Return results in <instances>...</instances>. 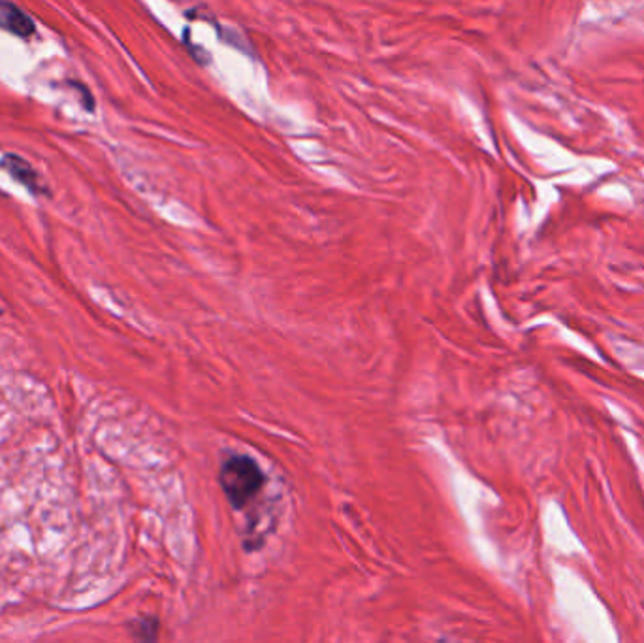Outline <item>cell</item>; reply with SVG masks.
Wrapping results in <instances>:
<instances>
[{
    "mask_svg": "<svg viewBox=\"0 0 644 643\" xmlns=\"http://www.w3.org/2000/svg\"><path fill=\"white\" fill-rule=\"evenodd\" d=\"M219 483L230 506L242 512L261 493L266 478L262 468L248 455H232L219 468Z\"/></svg>",
    "mask_w": 644,
    "mask_h": 643,
    "instance_id": "obj_1",
    "label": "cell"
},
{
    "mask_svg": "<svg viewBox=\"0 0 644 643\" xmlns=\"http://www.w3.org/2000/svg\"><path fill=\"white\" fill-rule=\"evenodd\" d=\"M0 28L21 38L33 36L36 31L34 21L20 7H15L14 2L8 0H0Z\"/></svg>",
    "mask_w": 644,
    "mask_h": 643,
    "instance_id": "obj_2",
    "label": "cell"
},
{
    "mask_svg": "<svg viewBox=\"0 0 644 643\" xmlns=\"http://www.w3.org/2000/svg\"><path fill=\"white\" fill-rule=\"evenodd\" d=\"M0 169L4 170V172H8L10 176L14 177L15 182H20L21 185H25V187H27L31 193H34V195H41V193H44L41 177H38V174L34 172L33 167H31L27 161H23L21 157H2V159H0Z\"/></svg>",
    "mask_w": 644,
    "mask_h": 643,
    "instance_id": "obj_3",
    "label": "cell"
},
{
    "mask_svg": "<svg viewBox=\"0 0 644 643\" xmlns=\"http://www.w3.org/2000/svg\"><path fill=\"white\" fill-rule=\"evenodd\" d=\"M133 634L138 640L153 642L154 638L159 636V621L154 617H141L133 623Z\"/></svg>",
    "mask_w": 644,
    "mask_h": 643,
    "instance_id": "obj_4",
    "label": "cell"
}]
</instances>
